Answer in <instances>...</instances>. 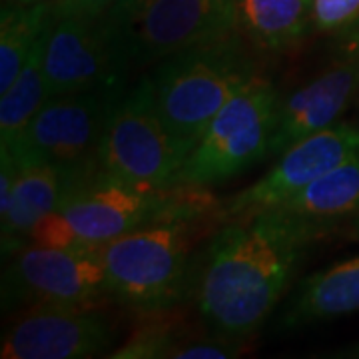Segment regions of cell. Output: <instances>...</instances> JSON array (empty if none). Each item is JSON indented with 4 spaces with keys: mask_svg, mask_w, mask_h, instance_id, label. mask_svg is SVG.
I'll return each mask as SVG.
<instances>
[{
    "mask_svg": "<svg viewBox=\"0 0 359 359\" xmlns=\"http://www.w3.org/2000/svg\"><path fill=\"white\" fill-rule=\"evenodd\" d=\"M106 18L126 68H142L233 32L236 0H120Z\"/></svg>",
    "mask_w": 359,
    "mask_h": 359,
    "instance_id": "5",
    "label": "cell"
},
{
    "mask_svg": "<svg viewBox=\"0 0 359 359\" xmlns=\"http://www.w3.org/2000/svg\"><path fill=\"white\" fill-rule=\"evenodd\" d=\"M355 96H359L358 58H341L306 86L294 90L278 104L268 158L280 156L299 140L334 126Z\"/></svg>",
    "mask_w": 359,
    "mask_h": 359,
    "instance_id": "13",
    "label": "cell"
},
{
    "mask_svg": "<svg viewBox=\"0 0 359 359\" xmlns=\"http://www.w3.org/2000/svg\"><path fill=\"white\" fill-rule=\"evenodd\" d=\"M46 32L42 34L40 42L28 56L25 68L20 70L13 86L0 94L2 96L0 98V144H2L0 148L13 150L26 126L30 124V120L36 116L42 104L50 98L46 76H44V66H42Z\"/></svg>",
    "mask_w": 359,
    "mask_h": 359,
    "instance_id": "19",
    "label": "cell"
},
{
    "mask_svg": "<svg viewBox=\"0 0 359 359\" xmlns=\"http://www.w3.org/2000/svg\"><path fill=\"white\" fill-rule=\"evenodd\" d=\"M335 50L341 58H358L359 60V18L337 32Z\"/></svg>",
    "mask_w": 359,
    "mask_h": 359,
    "instance_id": "23",
    "label": "cell"
},
{
    "mask_svg": "<svg viewBox=\"0 0 359 359\" xmlns=\"http://www.w3.org/2000/svg\"><path fill=\"white\" fill-rule=\"evenodd\" d=\"M2 276V308H98L108 294L98 250L26 244Z\"/></svg>",
    "mask_w": 359,
    "mask_h": 359,
    "instance_id": "8",
    "label": "cell"
},
{
    "mask_svg": "<svg viewBox=\"0 0 359 359\" xmlns=\"http://www.w3.org/2000/svg\"><path fill=\"white\" fill-rule=\"evenodd\" d=\"M359 154V124L335 122L282 152L278 164L250 188L231 196L219 208L222 222L252 218L278 208L313 180Z\"/></svg>",
    "mask_w": 359,
    "mask_h": 359,
    "instance_id": "11",
    "label": "cell"
},
{
    "mask_svg": "<svg viewBox=\"0 0 359 359\" xmlns=\"http://www.w3.org/2000/svg\"><path fill=\"white\" fill-rule=\"evenodd\" d=\"M256 70V58L238 30L176 52L150 76L158 112L194 148L208 122L257 76Z\"/></svg>",
    "mask_w": 359,
    "mask_h": 359,
    "instance_id": "3",
    "label": "cell"
},
{
    "mask_svg": "<svg viewBox=\"0 0 359 359\" xmlns=\"http://www.w3.org/2000/svg\"><path fill=\"white\" fill-rule=\"evenodd\" d=\"M359 18V0H311V26L320 32H339Z\"/></svg>",
    "mask_w": 359,
    "mask_h": 359,
    "instance_id": "21",
    "label": "cell"
},
{
    "mask_svg": "<svg viewBox=\"0 0 359 359\" xmlns=\"http://www.w3.org/2000/svg\"><path fill=\"white\" fill-rule=\"evenodd\" d=\"M98 174V172H96ZM96 174L78 172L54 164H25L14 182L8 212L0 218L2 228V254L13 256L22 250L30 231L68 198L84 188Z\"/></svg>",
    "mask_w": 359,
    "mask_h": 359,
    "instance_id": "14",
    "label": "cell"
},
{
    "mask_svg": "<svg viewBox=\"0 0 359 359\" xmlns=\"http://www.w3.org/2000/svg\"><path fill=\"white\" fill-rule=\"evenodd\" d=\"M122 90H86L50 96L14 146L18 166L54 164L98 172L104 128Z\"/></svg>",
    "mask_w": 359,
    "mask_h": 359,
    "instance_id": "9",
    "label": "cell"
},
{
    "mask_svg": "<svg viewBox=\"0 0 359 359\" xmlns=\"http://www.w3.org/2000/svg\"><path fill=\"white\" fill-rule=\"evenodd\" d=\"M205 210L200 196L178 194L160 218L98 248L110 297L138 316L176 309L192 283L194 219Z\"/></svg>",
    "mask_w": 359,
    "mask_h": 359,
    "instance_id": "2",
    "label": "cell"
},
{
    "mask_svg": "<svg viewBox=\"0 0 359 359\" xmlns=\"http://www.w3.org/2000/svg\"><path fill=\"white\" fill-rule=\"evenodd\" d=\"M176 196L172 188L142 190L98 172L84 188L36 224L28 244L98 250L160 218Z\"/></svg>",
    "mask_w": 359,
    "mask_h": 359,
    "instance_id": "6",
    "label": "cell"
},
{
    "mask_svg": "<svg viewBox=\"0 0 359 359\" xmlns=\"http://www.w3.org/2000/svg\"><path fill=\"white\" fill-rule=\"evenodd\" d=\"M192 146L180 140L158 112L152 78L122 94L104 128L98 172L106 178L142 190H168L178 176Z\"/></svg>",
    "mask_w": 359,
    "mask_h": 359,
    "instance_id": "4",
    "label": "cell"
},
{
    "mask_svg": "<svg viewBox=\"0 0 359 359\" xmlns=\"http://www.w3.org/2000/svg\"><path fill=\"white\" fill-rule=\"evenodd\" d=\"M351 224H353V236H355V238H358V240H359V218L353 219Z\"/></svg>",
    "mask_w": 359,
    "mask_h": 359,
    "instance_id": "26",
    "label": "cell"
},
{
    "mask_svg": "<svg viewBox=\"0 0 359 359\" xmlns=\"http://www.w3.org/2000/svg\"><path fill=\"white\" fill-rule=\"evenodd\" d=\"M359 311V257L308 276L280 316L282 330L332 321Z\"/></svg>",
    "mask_w": 359,
    "mask_h": 359,
    "instance_id": "16",
    "label": "cell"
},
{
    "mask_svg": "<svg viewBox=\"0 0 359 359\" xmlns=\"http://www.w3.org/2000/svg\"><path fill=\"white\" fill-rule=\"evenodd\" d=\"M311 240L271 210L226 222L194 264L190 283L208 330L248 339L280 302Z\"/></svg>",
    "mask_w": 359,
    "mask_h": 359,
    "instance_id": "1",
    "label": "cell"
},
{
    "mask_svg": "<svg viewBox=\"0 0 359 359\" xmlns=\"http://www.w3.org/2000/svg\"><path fill=\"white\" fill-rule=\"evenodd\" d=\"M54 0L2 6L0 16V94L13 86L28 56L52 20Z\"/></svg>",
    "mask_w": 359,
    "mask_h": 359,
    "instance_id": "18",
    "label": "cell"
},
{
    "mask_svg": "<svg viewBox=\"0 0 359 359\" xmlns=\"http://www.w3.org/2000/svg\"><path fill=\"white\" fill-rule=\"evenodd\" d=\"M120 0H54V4L66 13L82 14L90 18H104L112 13Z\"/></svg>",
    "mask_w": 359,
    "mask_h": 359,
    "instance_id": "22",
    "label": "cell"
},
{
    "mask_svg": "<svg viewBox=\"0 0 359 359\" xmlns=\"http://www.w3.org/2000/svg\"><path fill=\"white\" fill-rule=\"evenodd\" d=\"M134 332L126 341L108 353L112 359H176L180 349L190 344L202 330L192 325L174 309L138 316Z\"/></svg>",
    "mask_w": 359,
    "mask_h": 359,
    "instance_id": "20",
    "label": "cell"
},
{
    "mask_svg": "<svg viewBox=\"0 0 359 359\" xmlns=\"http://www.w3.org/2000/svg\"><path fill=\"white\" fill-rule=\"evenodd\" d=\"M114 323L100 308L36 306L4 332L2 359H86L108 351Z\"/></svg>",
    "mask_w": 359,
    "mask_h": 359,
    "instance_id": "12",
    "label": "cell"
},
{
    "mask_svg": "<svg viewBox=\"0 0 359 359\" xmlns=\"http://www.w3.org/2000/svg\"><path fill=\"white\" fill-rule=\"evenodd\" d=\"M337 355H339V358H359V344L346 347V349H341Z\"/></svg>",
    "mask_w": 359,
    "mask_h": 359,
    "instance_id": "24",
    "label": "cell"
},
{
    "mask_svg": "<svg viewBox=\"0 0 359 359\" xmlns=\"http://www.w3.org/2000/svg\"><path fill=\"white\" fill-rule=\"evenodd\" d=\"M271 212L299 226L313 240L335 224L359 218V154L313 180Z\"/></svg>",
    "mask_w": 359,
    "mask_h": 359,
    "instance_id": "15",
    "label": "cell"
},
{
    "mask_svg": "<svg viewBox=\"0 0 359 359\" xmlns=\"http://www.w3.org/2000/svg\"><path fill=\"white\" fill-rule=\"evenodd\" d=\"M42 66L50 96L124 86L126 65L106 16L90 18L54 4Z\"/></svg>",
    "mask_w": 359,
    "mask_h": 359,
    "instance_id": "10",
    "label": "cell"
},
{
    "mask_svg": "<svg viewBox=\"0 0 359 359\" xmlns=\"http://www.w3.org/2000/svg\"><path fill=\"white\" fill-rule=\"evenodd\" d=\"M280 96L273 84L256 76L245 84L198 138L178 176V186L202 188L224 182L268 158Z\"/></svg>",
    "mask_w": 359,
    "mask_h": 359,
    "instance_id": "7",
    "label": "cell"
},
{
    "mask_svg": "<svg viewBox=\"0 0 359 359\" xmlns=\"http://www.w3.org/2000/svg\"><path fill=\"white\" fill-rule=\"evenodd\" d=\"M309 26L311 0H236V30L257 50H287Z\"/></svg>",
    "mask_w": 359,
    "mask_h": 359,
    "instance_id": "17",
    "label": "cell"
},
{
    "mask_svg": "<svg viewBox=\"0 0 359 359\" xmlns=\"http://www.w3.org/2000/svg\"><path fill=\"white\" fill-rule=\"evenodd\" d=\"M6 2H14V4H39V2H46V0H6Z\"/></svg>",
    "mask_w": 359,
    "mask_h": 359,
    "instance_id": "25",
    "label": "cell"
}]
</instances>
